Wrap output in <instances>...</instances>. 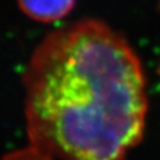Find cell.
<instances>
[{"instance_id": "obj_1", "label": "cell", "mask_w": 160, "mask_h": 160, "mask_svg": "<svg viewBox=\"0 0 160 160\" xmlns=\"http://www.w3.org/2000/svg\"><path fill=\"white\" fill-rule=\"evenodd\" d=\"M31 141L59 160H125L147 112L142 67L119 33L83 20L50 33L24 74Z\"/></svg>"}, {"instance_id": "obj_2", "label": "cell", "mask_w": 160, "mask_h": 160, "mask_svg": "<svg viewBox=\"0 0 160 160\" xmlns=\"http://www.w3.org/2000/svg\"><path fill=\"white\" fill-rule=\"evenodd\" d=\"M28 16L39 22H53L63 18L72 8L75 0H18Z\"/></svg>"}]
</instances>
